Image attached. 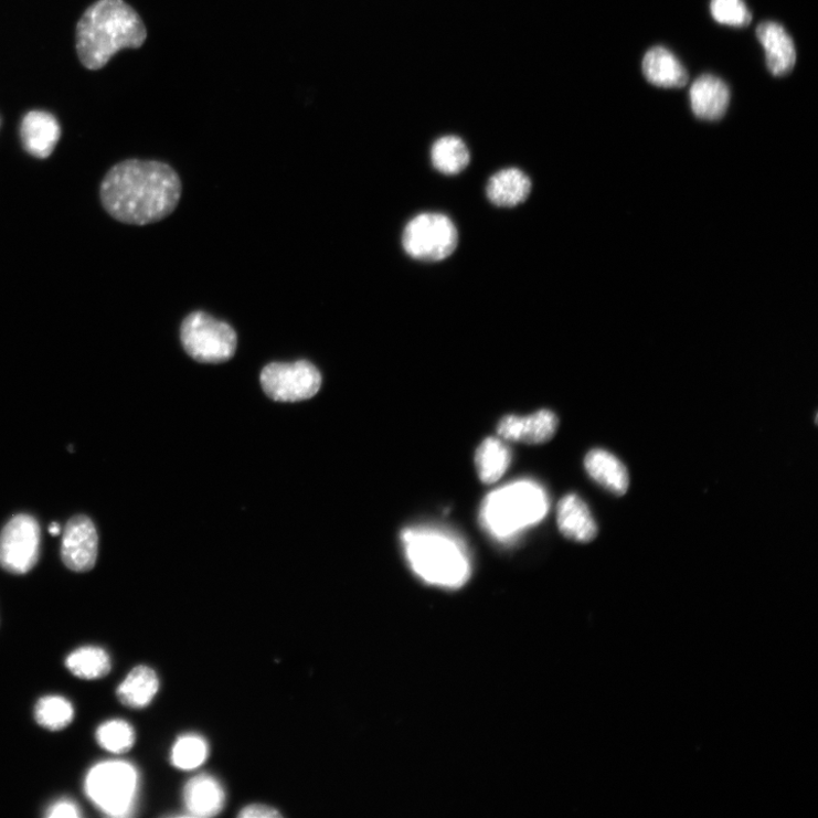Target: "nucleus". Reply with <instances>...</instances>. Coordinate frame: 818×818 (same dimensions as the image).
<instances>
[{
    "mask_svg": "<svg viewBox=\"0 0 818 818\" xmlns=\"http://www.w3.org/2000/svg\"><path fill=\"white\" fill-rule=\"evenodd\" d=\"M181 192V180L169 164L127 160L106 173L99 196L114 220L147 225L170 216L179 205Z\"/></svg>",
    "mask_w": 818,
    "mask_h": 818,
    "instance_id": "f257e3e1",
    "label": "nucleus"
},
{
    "mask_svg": "<svg viewBox=\"0 0 818 818\" xmlns=\"http://www.w3.org/2000/svg\"><path fill=\"white\" fill-rule=\"evenodd\" d=\"M147 38L139 14L124 0H98L76 26V52L84 66L103 68L124 50L139 49Z\"/></svg>",
    "mask_w": 818,
    "mask_h": 818,
    "instance_id": "f03ea898",
    "label": "nucleus"
},
{
    "mask_svg": "<svg viewBox=\"0 0 818 818\" xmlns=\"http://www.w3.org/2000/svg\"><path fill=\"white\" fill-rule=\"evenodd\" d=\"M403 542L413 571L435 586L457 589L469 580L471 564L454 539L431 531L408 530Z\"/></svg>",
    "mask_w": 818,
    "mask_h": 818,
    "instance_id": "7ed1b4c3",
    "label": "nucleus"
},
{
    "mask_svg": "<svg viewBox=\"0 0 818 818\" xmlns=\"http://www.w3.org/2000/svg\"><path fill=\"white\" fill-rule=\"evenodd\" d=\"M548 511V495L538 485L522 481L490 495L481 518L493 535L510 538L541 521Z\"/></svg>",
    "mask_w": 818,
    "mask_h": 818,
    "instance_id": "20e7f679",
    "label": "nucleus"
},
{
    "mask_svg": "<svg viewBox=\"0 0 818 818\" xmlns=\"http://www.w3.org/2000/svg\"><path fill=\"white\" fill-rule=\"evenodd\" d=\"M139 774L124 761L102 762L91 768L85 792L91 801L111 817L130 816L136 807Z\"/></svg>",
    "mask_w": 818,
    "mask_h": 818,
    "instance_id": "39448f33",
    "label": "nucleus"
},
{
    "mask_svg": "<svg viewBox=\"0 0 818 818\" xmlns=\"http://www.w3.org/2000/svg\"><path fill=\"white\" fill-rule=\"evenodd\" d=\"M180 336L185 353L196 362L220 364L236 354L238 337L235 329L205 311H192L183 320Z\"/></svg>",
    "mask_w": 818,
    "mask_h": 818,
    "instance_id": "423d86ee",
    "label": "nucleus"
},
{
    "mask_svg": "<svg viewBox=\"0 0 818 818\" xmlns=\"http://www.w3.org/2000/svg\"><path fill=\"white\" fill-rule=\"evenodd\" d=\"M402 242L412 258L440 262L455 252L458 232L454 222L445 214L422 213L408 222Z\"/></svg>",
    "mask_w": 818,
    "mask_h": 818,
    "instance_id": "0eeeda50",
    "label": "nucleus"
},
{
    "mask_svg": "<svg viewBox=\"0 0 818 818\" xmlns=\"http://www.w3.org/2000/svg\"><path fill=\"white\" fill-rule=\"evenodd\" d=\"M261 384L270 400L296 403L314 399L320 392L322 375L308 361L270 363L261 373Z\"/></svg>",
    "mask_w": 818,
    "mask_h": 818,
    "instance_id": "6e6552de",
    "label": "nucleus"
},
{
    "mask_svg": "<svg viewBox=\"0 0 818 818\" xmlns=\"http://www.w3.org/2000/svg\"><path fill=\"white\" fill-rule=\"evenodd\" d=\"M42 531L28 514L12 518L0 532V566L12 574H26L38 563Z\"/></svg>",
    "mask_w": 818,
    "mask_h": 818,
    "instance_id": "1a4fd4ad",
    "label": "nucleus"
},
{
    "mask_svg": "<svg viewBox=\"0 0 818 818\" xmlns=\"http://www.w3.org/2000/svg\"><path fill=\"white\" fill-rule=\"evenodd\" d=\"M98 545L99 538L95 523L86 516H76L64 528L62 561L71 571L88 572L96 565Z\"/></svg>",
    "mask_w": 818,
    "mask_h": 818,
    "instance_id": "9d476101",
    "label": "nucleus"
},
{
    "mask_svg": "<svg viewBox=\"0 0 818 818\" xmlns=\"http://www.w3.org/2000/svg\"><path fill=\"white\" fill-rule=\"evenodd\" d=\"M559 417L550 410H541L528 416L508 415L497 426L503 440L527 445H541L552 440L559 428Z\"/></svg>",
    "mask_w": 818,
    "mask_h": 818,
    "instance_id": "9b49d317",
    "label": "nucleus"
},
{
    "mask_svg": "<svg viewBox=\"0 0 818 818\" xmlns=\"http://www.w3.org/2000/svg\"><path fill=\"white\" fill-rule=\"evenodd\" d=\"M20 135L25 151L35 159L45 160L61 138V127L51 113L32 110L24 116Z\"/></svg>",
    "mask_w": 818,
    "mask_h": 818,
    "instance_id": "f8f14e48",
    "label": "nucleus"
},
{
    "mask_svg": "<svg viewBox=\"0 0 818 818\" xmlns=\"http://www.w3.org/2000/svg\"><path fill=\"white\" fill-rule=\"evenodd\" d=\"M756 34L765 50L767 68L774 76H784L793 72L797 53L793 38L786 29L775 22H763Z\"/></svg>",
    "mask_w": 818,
    "mask_h": 818,
    "instance_id": "ddd939ff",
    "label": "nucleus"
},
{
    "mask_svg": "<svg viewBox=\"0 0 818 818\" xmlns=\"http://www.w3.org/2000/svg\"><path fill=\"white\" fill-rule=\"evenodd\" d=\"M691 108L698 119L716 121L723 118L730 103V91L718 76L698 77L690 91Z\"/></svg>",
    "mask_w": 818,
    "mask_h": 818,
    "instance_id": "4468645a",
    "label": "nucleus"
},
{
    "mask_svg": "<svg viewBox=\"0 0 818 818\" xmlns=\"http://www.w3.org/2000/svg\"><path fill=\"white\" fill-rule=\"evenodd\" d=\"M557 524L566 539L580 543L592 542L598 534V527L588 504L574 493L566 495L560 501Z\"/></svg>",
    "mask_w": 818,
    "mask_h": 818,
    "instance_id": "2eb2a0df",
    "label": "nucleus"
},
{
    "mask_svg": "<svg viewBox=\"0 0 818 818\" xmlns=\"http://www.w3.org/2000/svg\"><path fill=\"white\" fill-rule=\"evenodd\" d=\"M591 478L608 492L625 496L630 487L628 469L616 456L604 449H594L584 458Z\"/></svg>",
    "mask_w": 818,
    "mask_h": 818,
    "instance_id": "dca6fc26",
    "label": "nucleus"
},
{
    "mask_svg": "<svg viewBox=\"0 0 818 818\" xmlns=\"http://www.w3.org/2000/svg\"><path fill=\"white\" fill-rule=\"evenodd\" d=\"M183 799L188 816L213 817L223 809L225 794L215 777L202 774L187 784Z\"/></svg>",
    "mask_w": 818,
    "mask_h": 818,
    "instance_id": "f3484780",
    "label": "nucleus"
},
{
    "mask_svg": "<svg viewBox=\"0 0 818 818\" xmlns=\"http://www.w3.org/2000/svg\"><path fill=\"white\" fill-rule=\"evenodd\" d=\"M532 189L530 178L520 169L509 168L495 173L487 185L488 200L498 208L511 209L524 203Z\"/></svg>",
    "mask_w": 818,
    "mask_h": 818,
    "instance_id": "a211bd4d",
    "label": "nucleus"
},
{
    "mask_svg": "<svg viewBox=\"0 0 818 818\" xmlns=\"http://www.w3.org/2000/svg\"><path fill=\"white\" fill-rule=\"evenodd\" d=\"M642 72L651 85L661 88H682L689 81L687 70L676 55L660 46L645 55Z\"/></svg>",
    "mask_w": 818,
    "mask_h": 818,
    "instance_id": "6ab92c4d",
    "label": "nucleus"
},
{
    "mask_svg": "<svg viewBox=\"0 0 818 818\" xmlns=\"http://www.w3.org/2000/svg\"><path fill=\"white\" fill-rule=\"evenodd\" d=\"M160 689L158 674L148 667L135 668L118 688L121 703L134 710L147 708Z\"/></svg>",
    "mask_w": 818,
    "mask_h": 818,
    "instance_id": "aec40b11",
    "label": "nucleus"
},
{
    "mask_svg": "<svg viewBox=\"0 0 818 818\" xmlns=\"http://www.w3.org/2000/svg\"><path fill=\"white\" fill-rule=\"evenodd\" d=\"M512 454L508 446L497 438H487L477 449L476 467L480 480L491 485L509 470Z\"/></svg>",
    "mask_w": 818,
    "mask_h": 818,
    "instance_id": "412c9836",
    "label": "nucleus"
},
{
    "mask_svg": "<svg viewBox=\"0 0 818 818\" xmlns=\"http://www.w3.org/2000/svg\"><path fill=\"white\" fill-rule=\"evenodd\" d=\"M65 667L76 678L99 680L110 672L111 660L105 649L86 646L71 652L65 659Z\"/></svg>",
    "mask_w": 818,
    "mask_h": 818,
    "instance_id": "4be33fe9",
    "label": "nucleus"
},
{
    "mask_svg": "<svg viewBox=\"0 0 818 818\" xmlns=\"http://www.w3.org/2000/svg\"><path fill=\"white\" fill-rule=\"evenodd\" d=\"M432 161L440 173L455 176L469 167L471 153L463 139L456 136H445L434 144Z\"/></svg>",
    "mask_w": 818,
    "mask_h": 818,
    "instance_id": "5701e85b",
    "label": "nucleus"
},
{
    "mask_svg": "<svg viewBox=\"0 0 818 818\" xmlns=\"http://www.w3.org/2000/svg\"><path fill=\"white\" fill-rule=\"evenodd\" d=\"M34 718L39 725L50 731L66 729L74 719V708L70 701L61 695H46L39 699Z\"/></svg>",
    "mask_w": 818,
    "mask_h": 818,
    "instance_id": "b1692460",
    "label": "nucleus"
},
{
    "mask_svg": "<svg viewBox=\"0 0 818 818\" xmlns=\"http://www.w3.org/2000/svg\"><path fill=\"white\" fill-rule=\"evenodd\" d=\"M98 745L111 754H126L136 743V732L134 727L124 720H110L96 731Z\"/></svg>",
    "mask_w": 818,
    "mask_h": 818,
    "instance_id": "393cba45",
    "label": "nucleus"
},
{
    "mask_svg": "<svg viewBox=\"0 0 818 818\" xmlns=\"http://www.w3.org/2000/svg\"><path fill=\"white\" fill-rule=\"evenodd\" d=\"M209 756L205 740L196 734L180 736L171 752L172 765L179 769L190 771L204 764Z\"/></svg>",
    "mask_w": 818,
    "mask_h": 818,
    "instance_id": "a878e982",
    "label": "nucleus"
},
{
    "mask_svg": "<svg viewBox=\"0 0 818 818\" xmlns=\"http://www.w3.org/2000/svg\"><path fill=\"white\" fill-rule=\"evenodd\" d=\"M711 12L719 23L735 28L747 26L753 20L744 0H712Z\"/></svg>",
    "mask_w": 818,
    "mask_h": 818,
    "instance_id": "bb28decb",
    "label": "nucleus"
},
{
    "mask_svg": "<svg viewBox=\"0 0 818 818\" xmlns=\"http://www.w3.org/2000/svg\"><path fill=\"white\" fill-rule=\"evenodd\" d=\"M46 816L51 818H57V817L76 818V817L82 816V811L79 807L76 806L75 803L68 799H62V800L54 803L47 809Z\"/></svg>",
    "mask_w": 818,
    "mask_h": 818,
    "instance_id": "cd10ccee",
    "label": "nucleus"
},
{
    "mask_svg": "<svg viewBox=\"0 0 818 818\" xmlns=\"http://www.w3.org/2000/svg\"><path fill=\"white\" fill-rule=\"evenodd\" d=\"M243 818H277L281 814L276 809L265 805H251L240 814Z\"/></svg>",
    "mask_w": 818,
    "mask_h": 818,
    "instance_id": "c85d7f7f",
    "label": "nucleus"
},
{
    "mask_svg": "<svg viewBox=\"0 0 818 818\" xmlns=\"http://www.w3.org/2000/svg\"><path fill=\"white\" fill-rule=\"evenodd\" d=\"M49 531H50V533H51L52 535H59V534L61 533V531H62V528H61L60 523H57V522H53V523H52V524L50 525V528H49Z\"/></svg>",
    "mask_w": 818,
    "mask_h": 818,
    "instance_id": "c756f323",
    "label": "nucleus"
}]
</instances>
